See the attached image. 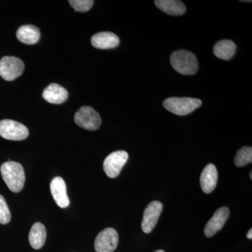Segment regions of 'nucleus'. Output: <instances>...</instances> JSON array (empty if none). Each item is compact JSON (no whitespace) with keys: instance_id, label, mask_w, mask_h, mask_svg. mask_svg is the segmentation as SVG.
<instances>
[{"instance_id":"f257e3e1","label":"nucleus","mask_w":252,"mask_h":252,"mask_svg":"<svg viewBox=\"0 0 252 252\" xmlns=\"http://www.w3.org/2000/svg\"><path fill=\"white\" fill-rule=\"evenodd\" d=\"M1 177L8 188L18 193L22 190L26 182L24 169L19 162L7 161L4 162L0 167Z\"/></svg>"},{"instance_id":"f03ea898","label":"nucleus","mask_w":252,"mask_h":252,"mask_svg":"<svg viewBox=\"0 0 252 252\" xmlns=\"http://www.w3.org/2000/svg\"><path fill=\"white\" fill-rule=\"evenodd\" d=\"M170 63L175 71L184 75H193L198 72V60L190 51L179 50L172 53Z\"/></svg>"},{"instance_id":"7ed1b4c3","label":"nucleus","mask_w":252,"mask_h":252,"mask_svg":"<svg viewBox=\"0 0 252 252\" xmlns=\"http://www.w3.org/2000/svg\"><path fill=\"white\" fill-rule=\"evenodd\" d=\"M201 105L200 99L191 97H169L163 102L165 109L178 116L190 114Z\"/></svg>"},{"instance_id":"20e7f679","label":"nucleus","mask_w":252,"mask_h":252,"mask_svg":"<svg viewBox=\"0 0 252 252\" xmlns=\"http://www.w3.org/2000/svg\"><path fill=\"white\" fill-rule=\"evenodd\" d=\"M28 135V127L21 123L9 119L0 122V136L6 140L21 141L27 138Z\"/></svg>"},{"instance_id":"39448f33","label":"nucleus","mask_w":252,"mask_h":252,"mask_svg":"<svg viewBox=\"0 0 252 252\" xmlns=\"http://www.w3.org/2000/svg\"><path fill=\"white\" fill-rule=\"evenodd\" d=\"M74 122L82 128L88 130H96L101 126L100 116L92 107L84 106L76 113Z\"/></svg>"},{"instance_id":"423d86ee","label":"nucleus","mask_w":252,"mask_h":252,"mask_svg":"<svg viewBox=\"0 0 252 252\" xmlns=\"http://www.w3.org/2000/svg\"><path fill=\"white\" fill-rule=\"evenodd\" d=\"M24 63L14 56H5L0 61V76L6 81L19 77L24 71Z\"/></svg>"},{"instance_id":"0eeeda50","label":"nucleus","mask_w":252,"mask_h":252,"mask_svg":"<svg viewBox=\"0 0 252 252\" xmlns=\"http://www.w3.org/2000/svg\"><path fill=\"white\" fill-rule=\"evenodd\" d=\"M128 159V154L125 151H117L109 154L103 163L106 175L110 178H116L120 174L123 167Z\"/></svg>"},{"instance_id":"6e6552de","label":"nucleus","mask_w":252,"mask_h":252,"mask_svg":"<svg viewBox=\"0 0 252 252\" xmlns=\"http://www.w3.org/2000/svg\"><path fill=\"white\" fill-rule=\"evenodd\" d=\"M119 243V235L117 230L107 228L101 231L94 240L96 252H113Z\"/></svg>"},{"instance_id":"1a4fd4ad","label":"nucleus","mask_w":252,"mask_h":252,"mask_svg":"<svg viewBox=\"0 0 252 252\" xmlns=\"http://www.w3.org/2000/svg\"><path fill=\"white\" fill-rule=\"evenodd\" d=\"M162 209V204L159 201L152 202L146 207L142 222V229L144 233H151L155 228Z\"/></svg>"},{"instance_id":"9d476101","label":"nucleus","mask_w":252,"mask_h":252,"mask_svg":"<svg viewBox=\"0 0 252 252\" xmlns=\"http://www.w3.org/2000/svg\"><path fill=\"white\" fill-rule=\"evenodd\" d=\"M229 215V209L226 207H220L215 212L211 220L207 222L204 229L207 238H211L216 234L219 230L222 229Z\"/></svg>"},{"instance_id":"9b49d317","label":"nucleus","mask_w":252,"mask_h":252,"mask_svg":"<svg viewBox=\"0 0 252 252\" xmlns=\"http://www.w3.org/2000/svg\"><path fill=\"white\" fill-rule=\"evenodd\" d=\"M51 192L55 202L61 208H66L69 206V199L67 193L65 182L61 177H55L51 181Z\"/></svg>"},{"instance_id":"f8f14e48","label":"nucleus","mask_w":252,"mask_h":252,"mask_svg":"<svg viewBox=\"0 0 252 252\" xmlns=\"http://www.w3.org/2000/svg\"><path fill=\"white\" fill-rule=\"evenodd\" d=\"M119 36L109 32H102L94 34L91 38V44L96 49H110L119 46Z\"/></svg>"},{"instance_id":"ddd939ff","label":"nucleus","mask_w":252,"mask_h":252,"mask_svg":"<svg viewBox=\"0 0 252 252\" xmlns=\"http://www.w3.org/2000/svg\"><path fill=\"white\" fill-rule=\"evenodd\" d=\"M218 180V172L213 164H208L200 175V186L204 193H210L215 190Z\"/></svg>"},{"instance_id":"4468645a","label":"nucleus","mask_w":252,"mask_h":252,"mask_svg":"<svg viewBox=\"0 0 252 252\" xmlns=\"http://www.w3.org/2000/svg\"><path fill=\"white\" fill-rule=\"evenodd\" d=\"M67 91L58 84H51L44 89L42 96L51 104H62L68 98Z\"/></svg>"},{"instance_id":"2eb2a0df","label":"nucleus","mask_w":252,"mask_h":252,"mask_svg":"<svg viewBox=\"0 0 252 252\" xmlns=\"http://www.w3.org/2000/svg\"><path fill=\"white\" fill-rule=\"evenodd\" d=\"M16 36L18 40L23 44H36L40 39V32L37 28L32 25H26L18 28Z\"/></svg>"},{"instance_id":"dca6fc26","label":"nucleus","mask_w":252,"mask_h":252,"mask_svg":"<svg viewBox=\"0 0 252 252\" xmlns=\"http://www.w3.org/2000/svg\"><path fill=\"white\" fill-rule=\"evenodd\" d=\"M154 2L160 11L171 16H182L186 11L185 5L179 0H156Z\"/></svg>"},{"instance_id":"f3484780","label":"nucleus","mask_w":252,"mask_h":252,"mask_svg":"<svg viewBox=\"0 0 252 252\" xmlns=\"http://www.w3.org/2000/svg\"><path fill=\"white\" fill-rule=\"evenodd\" d=\"M46 239V230L42 223H34L29 233V242L32 248L39 250L44 246Z\"/></svg>"},{"instance_id":"a211bd4d","label":"nucleus","mask_w":252,"mask_h":252,"mask_svg":"<svg viewBox=\"0 0 252 252\" xmlns=\"http://www.w3.org/2000/svg\"><path fill=\"white\" fill-rule=\"evenodd\" d=\"M236 45L233 41L221 40L218 41L214 46V54L219 59L228 61L234 56Z\"/></svg>"},{"instance_id":"6ab92c4d","label":"nucleus","mask_w":252,"mask_h":252,"mask_svg":"<svg viewBox=\"0 0 252 252\" xmlns=\"http://www.w3.org/2000/svg\"><path fill=\"white\" fill-rule=\"evenodd\" d=\"M252 162V148L245 147L237 152L235 158V164L237 167H244Z\"/></svg>"},{"instance_id":"aec40b11","label":"nucleus","mask_w":252,"mask_h":252,"mask_svg":"<svg viewBox=\"0 0 252 252\" xmlns=\"http://www.w3.org/2000/svg\"><path fill=\"white\" fill-rule=\"evenodd\" d=\"M11 215L7 203L2 195H0V223L7 224L11 220Z\"/></svg>"},{"instance_id":"412c9836","label":"nucleus","mask_w":252,"mask_h":252,"mask_svg":"<svg viewBox=\"0 0 252 252\" xmlns=\"http://www.w3.org/2000/svg\"><path fill=\"white\" fill-rule=\"evenodd\" d=\"M71 6L79 12H86L89 11L94 5L93 0H70L69 1Z\"/></svg>"},{"instance_id":"4be33fe9","label":"nucleus","mask_w":252,"mask_h":252,"mask_svg":"<svg viewBox=\"0 0 252 252\" xmlns=\"http://www.w3.org/2000/svg\"><path fill=\"white\" fill-rule=\"evenodd\" d=\"M247 237H248V239H250V240H252V229H250L249 230L248 234H247Z\"/></svg>"},{"instance_id":"5701e85b","label":"nucleus","mask_w":252,"mask_h":252,"mask_svg":"<svg viewBox=\"0 0 252 252\" xmlns=\"http://www.w3.org/2000/svg\"><path fill=\"white\" fill-rule=\"evenodd\" d=\"M242 2H252V1H240Z\"/></svg>"},{"instance_id":"b1692460","label":"nucleus","mask_w":252,"mask_h":252,"mask_svg":"<svg viewBox=\"0 0 252 252\" xmlns=\"http://www.w3.org/2000/svg\"><path fill=\"white\" fill-rule=\"evenodd\" d=\"M165 252L163 251V250H157V252Z\"/></svg>"},{"instance_id":"393cba45","label":"nucleus","mask_w":252,"mask_h":252,"mask_svg":"<svg viewBox=\"0 0 252 252\" xmlns=\"http://www.w3.org/2000/svg\"><path fill=\"white\" fill-rule=\"evenodd\" d=\"M250 179H251V180H252V172H250Z\"/></svg>"}]
</instances>
